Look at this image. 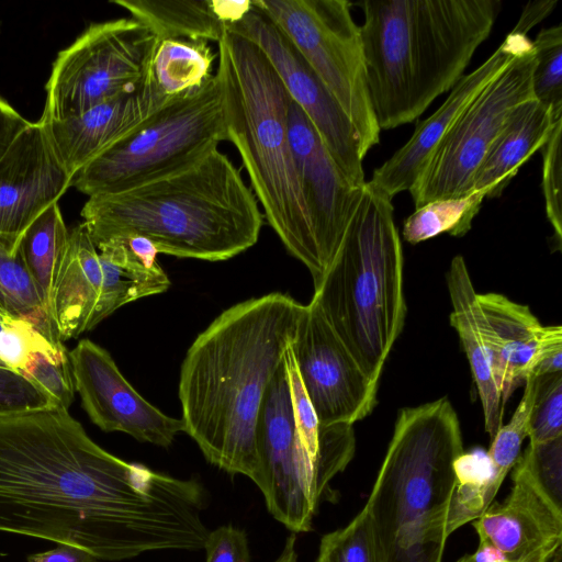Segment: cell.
Here are the masks:
<instances>
[{
    "mask_svg": "<svg viewBox=\"0 0 562 562\" xmlns=\"http://www.w3.org/2000/svg\"><path fill=\"white\" fill-rule=\"evenodd\" d=\"M447 285L452 305L450 324L469 360L482 404L484 428L492 439L503 426L505 402L496 380L490 328L477 304L476 292L462 256L458 255L451 260Z\"/></svg>",
    "mask_w": 562,
    "mask_h": 562,
    "instance_id": "cell-23",
    "label": "cell"
},
{
    "mask_svg": "<svg viewBox=\"0 0 562 562\" xmlns=\"http://www.w3.org/2000/svg\"><path fill=\"white\" fill-rule=\"evenodd\" d=\"M68 237L59 205L54 203L29 226L19 244V251L47 312L55 274Z\"/></svg>",
    "mask_w": 562,
    "mask_h": 562,
    "instance_id": "cell-27",
    "label": "cell"
},
{
    "mask_svg": "<svg viewBox=\"0 0 562 562\" xmlns=\"http://www.w3.org/2000/svg\"><path fill=\"white\" fill-rule=\"evenodd\" d=\"M30 123L0 95V157Z\"/></svg>",
    "mask_w": 562,
    "mask_h": 562,
    "instance_id": "cell-40",
    "label": "cell"
},
{
    "mask_svg": "<svg viewBox=\"0 0 562 562\" xmlns=\"http://www.w3.org/2000/svg\"><path fill=\"white\" fill-rule=\"evenodd\" d=\"M167 102V101H166ZM144 80L134 91L58 121L40 117L48 143L65 172L75 176L144 119L161 106Z\"/></svg>",
    "mask_w": 562,
    "mask_h": 562,
    "instance_id": "cell-21",
    "label": "cell"
},
{
    "mask_svg": "<svg viewBox=\"0 0 562 562\" xmlns=\"http://www.w3.org/2000/svg\"><path fill=\"white\" fill-rule=\"evenodd\" d=\"M288 134L324 278L342 244L364 186H355L344 175L292 99Z\"/></svg>",
    "mask_w": 562,
    "mask_h": 562,
    "instance_id": "cell-17",
    "label": "cell"
},
{
    "mask_svg": "<svg viewBox=\"0 0 562 562\" xmlns=\"http://www.w3.org/2000/svg\"><path fill=\"white\" fill-rule=\"evenodd\" d=\"M524 384L525 390L518 406L509 423L502 426L492 438L487 452L490 475L486 482V490L491 501H494L505 477L516 464L520 456L522 441L528 437V425L536 395L537 376L528 375Z\"/></svg>",
    "mask_w": 562,
    "mask_h": 562,
    "instance_id": "cell-30",
    "label": "cell"
},
{
    "mask_svg": "<svg viewBox=\"0 0 562 562\" xmlns=\"http://www.w3.org/2000/svg\"><path fill=\"white\" fill-rule=\"evenodd\" d=\"M485 198V192L479 191L462 198L435 200L416 207L403 224V237L412 245L442 233L462 237L471 229Z\"/></svg>",
    "mask_w": 562,
    "mask_h": 562,
    "instance_id": "cell-29",
    "label": "cell"
},
{
    "mask_svg": "<svg viewBox=\"0 0 562 562\" xmlns=\"http://www.w3.org/2000/svg\"><path fill=\"white\" fill-rule=\"evenodd\" d=\"M315 562H386L363 508L347 526L323 536Z\"/></svg>",
    "mask_w": 562,
    "mask_h": 562,
    "instance_id": "cell-32",
    "label": "cell"
},
{
    "mask_svg": "<svg viewBox=\"0 0 562 562\" xmlns=\"http://www.w3.org/2000/svg\"><path fill=\"white\" fill-rule=\"evenodd\" d=\"M296 538L294 535L290 536L284 543V547L279 557L273 562H297L296 553Z\"/></svg>",
    "mask_w": 562,
    "mask_h": 562,
    "instance_id": "cell-44",
    "label": "cell"
},
{
    "mask_svg": "<svg viewBox=\"0 0 562 562\" xmlns=\"http://www.w3.org/2000/svg\"><path fill=\"white\" fill-rule=\"evenodd\" d=\"M535 67L533 98L550 109L555 121L562 119V26L542 29L532 42Z\"/></svg>",
    "mask_w": 562,
    "mask_h": 562,
    "instance_id": "cell-31",
    "label": "cell"
},
{
    "mask_svg": "<svg viewBox=\"0 0 562 562\" xmlns=\"http://www.w3.org/2000/svg\"><path fill=\"white\" fill-rule=\"evenodd\" d=\"M40 119L0 157V244L15 254L29 226L71 186Z\"/></svg>",
    "mask_w": 562,
    "mask_h": 562,
    "instance_id": "cell-19",
    "label": "cell"
},
{
    "mask_svg": "<svg viewBox=\"0 0 562 562\" xmlns=\"http://www.w3.org/2000/svg\"><path fill=\"white\" fill-rule=\"evenodd\" d=\"M68 358L82 406L103 431L125 432L138 441L165 448L171 446L179 432H184L183 420L164 414L147 402L99 345L82 339Z\"/></svg>",
    "mask_w": 562,
    "mask_h": 562,
    "instance_id": "cell-16",
    "label": "cell"
},
{
    "mask_svg": "<svg viewBox=\"0 0 562 562\" xmlns=\"http://www.w3.org/2000/svg\"><path fill=\"white\" fill-rule=\"evenodd\" d=\"M227 140L240 155L254 194L286 250L323 279L288 134L291 97L254 42L226 31L217 43Z\"/></svg>",
    "mask_w": 562,
    "mask_h": 562,
    "instance_id": "cell-6",
    "label": "cell"
},
{
    "mask_svg": "<svg viewBox=\"0 0 562 562\" xmlns=\"http://www.w3.org/2000/svg\"><path fill=\"white\" fill-rule=\"evenodd\" d=\"M259 482L268 512L293 532L312 530L329 483L296 428L284 358L265 394L256 426Z\"/></svg>",
    "mask_w": 562,
    "mask_h": 562,
    "instance_id": "cell-13",
    "label": "cell"
},
{
    "mask_svg": "<svg viewBox=\"0 0 562 562\" xmlns=\"http://www.w3.org/2000/svg\"><path fill=\"white\" fill-rule=\"evenodd\" d=\"M59 407L56 401L19 371L0 366V415Z\"/></svg>",
    "mask_w": 562,
    "mask_h": 562,
    "instance_id": "cell-37",
    "label": "cell"
},
{
    "mask_svg": "<svg viewBox=\"0 0 562 562\" xmlns=\"http://www.w3.org/2000/svg\"><path fill=\"white\" fill-rule=\"evenodd\" d=\"M215 58L216 54L205 41L157 40L145 81L166 102L203 86L213 76Z\"/></svg>",
    "mask_w": 562,
    "mask_h": 562,
    "instance_id": "cell-26",
    "label": "cell"
},
{
    "mask_svg": "<svg viewBox=\"0 0 562 562\" xmlns=\"http://www.w3.org/2000/svg\"><path fill=\"white\" fill-rule=\"evenodd\" d=\"M156 42L133 18L91 23L53 63L42 117L66 119L136 90Z\"/></svg>",
    "mask_w": 562,
    "mask_h": 562,
    "instance_id": "cell-11",
    "label": "cell"
},
{
    "mask_svg": "<svg viewBox=\"0 0 562 562\" xmlns=\"http://www.w3.org/2000/svg\"><path fill=\"white\" fill-rule=\"evenodd\" d=\"M531 47L515 58L469 102L432 150L408 190L415 209L472 193L475 171L510 112L533 98Z\"/></svg>",
    "mask_w": 562,
    "mask_h": 562,
    "instance_id": "cell-12",
    "label": "cell"
},
{
    "mask_svg": "<svg viewBox=\"0 0 562 562\" xmlns=\"http://www.w3.org/2000/svg\"><path fill=\"white\" fill-rule=\"evenodd\" d=\"M457 562H505L495 553L477 548V550L471 554H465L460 558ZM550 562H561V552L558 553Z\"/></svg>",
    "mask_w": 562,
    "mask_h": 562,
    "instance_id": "cell-43",
    "label": "cell"
},
{
    "mask_svg": "<svg viewBox=\"0 0 562 562\" xmlns=\"http://www.w3.org/2000/svg\"><path fill=\"white\" fill-rule=\"evenodd\" d=\"M252 1V0H251ZM227 31L254 42L266 54L291 99L302 109L344 175L366 184L361 139L348 115L290 38L254 4Z\"/></svg>",
    "mask_w": 562,
    "mask_h": 562,
    "instance_id": "cell-14",
    "label": "cell"
},
{
    "mask_svg": "<svg viewBox=\"0 0 562 562\" xmlns=\"http://www.w3.org/2000/svg\"><path fill=\"white\" fill-rule=\"evenodd\" d=\"M561 134L562 119L557 121L550 136L540 148L542 155V192L546 203V213L553 227L554 238L559 249L562 243V207H561Z\"/></svg>",
    "mask_w": 562,
    "mask_h": 562,
    "instance_id": "cell-35",
    "label": "cell"
},
{
    "mask_svg": "<svg viewBox=\"0 0 562 562\" xmlns=\"http://www.w3.org/2000/svg\"><path fill=\"white\" fill-rule=\"evenodd\" d=\"M36 352L68 356L63 344L52 342L30 322L0 314V360L4 366L21 372Z\"/></svg>",
    "mask_w": 562,
    "mask_h": 562,
    "instance_id": "cell-33",
    "label": "cell"
},
{
    "mask_svg": "<svg viewBox=\"0 0 562 562\" xmlns=\"http://www.w3.org/2000/svg\"><path fill=\"white\" fill-rule=\"evenodd\" d=\"M290 38L350 119L367 154L380 140L359 26L347 0H252Z\"/></svg>",
    "mask_w": 562,
    "mask_h": 562,
    "instance_id": "cell-10",
    "label": "cell"
},
{
    "mask_svg": "<svg viewBox=\"0 0 562 562\" xmlns=\"http://www.w3.org/2000/svg\"><path fill=\"white\" fill-rule=\"evenodd\" d=\"M520 457L548 495L562 506V437L531 443Z\"/></svg>",
    "mask_w": 562,
    "mask_h": 562,
    "instance_id": "cell-38",
    "label": "cell"
},
{
    "mask_svg": "<svg viewBox=\"0 0 562 562\" xmlns=\"http://www.w3.org/2000/svg\"><path fill=\"white\" fill-rule=\"evenodd\" d=\"M227 140L224 97L216 74L172 98L74 178L81 193L117 192L181 171Z\"/></svg>",
    "mask_w": 562,
    "mask_h": 562,
    "instance_id": "cell-8",
    "label": "cell"
},
{
    "mask_svg": "<svg viewBox=\"0 0 562 562\" xmlns=\"http://www.w3.org/2000/svg\"><path fill=\"white\" fill-rule=\"evenodd\" d=\"M555 123L550 109L535 98L518 104L475 171L472 192L483 191L488 199L502 195L519 168L544 145Z\"/></svg>",
    "mask_w": 562,
    "mask_h": 562,
    "instance_id": "cell-24",
    "label": "cell"
},
{
    "mask_svg": "<svg viewBox=\"0 0 562 562\" xmlns=\"http://www.w3.org/2000/svg\"><path fill=\"white\" fill-rule=\"evenodd\" d=\"M20 373L49 394L59 407L69 408L75 386L68 356L36 352Z\"/></svg>",
    "mask_w": 562,
    "mask_h": 562,
    "instance_id": "cell-36",
    "label": "cell"
},
{
    "mask_svg": "<svg viewBox=\"0 0 562 562\" xmlns=\"http://www.w3.org/2000/svg\"><path fill=\"white\" fill-rule=\"evenodd\" d=\"M81 217L94 245L140 236L158 254L206 261L247 250L263 224L254 192L218 149L173 175L89 196Z\"/></svg>",
    "mask_w": 562,
    "mask_h": 562,
    "instance_id": "cell-3",
    "label": "cell"
},
{
    "mask_svg": "<svg viewBox=\"0 0 562 562\" xmlns=\"http://www.w3.org/2000/svg\"><path fill=\"white\" fill-rule=\"evenodd\" d=\"M559 437H562V372L537 376L528 425L531 443H542Z\"/></svg>",
    "mask_w": 562,
    "mask_h": 562,
    "instance_id": "cell-34",
    "label": "cell"
},
{
    "mask_svg": "<svg viewBox=\"0 0 562 562\" xmlns=\"http://www.w3.org/2000/svg\"><path fill=\"white\" fill-rule=\"evenodd\" d=\"M490 328L496 380L506 403L539 362L562 350V327L543 326L527 305L498 293H476Z\"/></svg>",
    "mask_w": 562,
    "mask_h": 562,
    "instance_id": "cell-22",
    "label": "cell"
},
{
    "mask_svg": "<svg viewBox=\"0 0 562 562\" xmlns=\"http://www.w3.org/2000/svg\"><path fill=\"white\" fill-rule=\"evenodd\" d=\"M203 549L205 562H250V550L244 529L221 526L210 530Z\"/></svg>",
    "mask_w": 562,
    "mask_h": 562,
    "instance_id": "cell-39",
    "label": "cell"
},
{
    "mask_svg": "<svg viewBox=\"0 0 562 562\" xmlns=\"http://www.w3.org/2000/svg\"><path fill=\"white\" fill-rule=\"evenodd\" d=\"M359 4L368 92L380 130L411 123L451 90L502 11L501 0Z\"/></svg>",
    "mask_w": 562,
    "mask_h": 562,
    "instance_id": "cell-4",
    "label": "cell"
},
{
    "mask_svg": "<svg viewBox=\"0 0 562 562\" xmlns=\"http://www.w3.org/2000/svg\"><path fill=\"white\" fill-rule=\"evenodd\" d=\"M557 3V0L529 1L513 30L527 35L536 24L554 10Z\"/></svg>",
    "mask_w": 562,
    "mask_h": 562,
    "instance_id": "cell-42",
    "label": "cell"
},
{
    "mask_svg": "<svg viewBox=\"0 0 562 562\" xmlns=\"http://www.w3.org/2000/svg\"><path fill=\"white\" fill-rule=\"evenodd\" d=\"M0 314H2V313L0 312ZM3 315H4V314H3Z\"/></svg>",
    "mask_w": 562,
    "mask_h": 562,
    "instance_id": "cell-46",
    "label": "cell"
},
{
    "mask_svg": "<svg viewBox=\"0 0 562 562\" xmlns=\"http://www.w3.org/2000/svg\"><path fill=\"white\" fill-rule=\"evenodd\" d=\"M463 454L447 397L400 409L363 507L386 562H442Z\"/></svg>",
    "mask_w": 562,
    "mask_h": 562,
    "instance_id": "cell-5",
    "label": "cell"
},
{
    "mask_svg": "<svg viewBox=\"0 0 562 562\" xmlns=\"http://www.w3.org/2000/svg\"><path fill=\"white\" fill-rule=\"evenodd\" d=\"M290 348L322 426L353 425L373 411L379 385L363 373L313 297L304 305Z\"/></svg>",
    "mask_w": 562,
    "mask_h": 562,
    "instance_id": "cell-15",
    "label": "cell"
},
{
    "mask_svg": "<svg viewBox=\"0 0 562 562\" xmlns=\"http://www.w3.org/2000/svg\"><path fill=\"white\" fill-rule=\"evenodd\" d=\"M130 12L157 40L182 38L218 43L227 27L243 19L252 1L112 0Z\"/></svg>",
    "mask_w": 562,
    "mask_h": 562,
    "instance_id": "cell-25",
    "label": "cell"
},
{
    "mask_svg": "<svg viewBox=\"0 0 562 562\" xmlns=\"http://www.w3.org/2000/svg\"><path fill=\"white\" fill-rule=\"evenodd\" d=\"M27 562H101L87 550L61 543L56 548L27 557Z\"/></svg>",
    "mask_w": 562,
    "mask_h": 562,
    "instance_id": "cell-41",
    "label": "cell"
},
{
    "mask_svg": "<svg viewBox=\"0 0 562 562\" xmlns=\"http://www.w3.org/2000/svg\"><path fill=\"white\" fill-rule=\"evenodd\" d=\"M0 366L5 367L4 363L0 360Z\"/></svg>",
    "mask_w": 562,
    "mask_h": 562,
    "instance_id": "cell-45",
    "label": "cell"
},
{
    "mask_svg": "<svg viewBox=\"0 0 562 562\" xmlns=\"http://www.w3.org/2000/svg\"><path fill=\"white\" fill-rule=\"evenodd\" d=\"M207 493L97 445L68 409L0 415V531L66 543L101 562L203 549Z\"/></svg>",
    "mask_w": 562,
    "mask_h": 562,
    "instance_id": "cell-1",
    "label": "cell"
},
{
    "mask_svg": "<svg viewBox=\"0 0 562 562\" xmlns=\"http://www.w3.org/2000/svg\"><path fill=\"white\" fill-rule=\"evenodd\" d=\"M0 312L30 322L52 342L63 344L19 249L12 254L1 244Z\"/></svg>",
    "mask_w": 562,
    "mask_h": 562,
    "instance_id": "cell-28",
    "label": "cell"
},
{
    "mask_svg": "<svg viewBox=\"0 0 562 562\" xmlns=\"http://www.w3.org/2000/svg\"><path fill=\"white\" fill-rule=\"evenodd\" d=\"M512 490L474 520L479 548L505 562H550L562 552V506L539 484L519 456Z\"/></svg>",
    "mask_w": 562,
    "mask_h": 562,
    "instance_id": "cell-18",
    "label": "cell"
},
{
    "mask_svg": "<svg viewBox=\"0 0 562 562\" xmlns=\"http://www.w3.org/2000/svg\"><path fill=\"white\" fill-rule=\"evenodd\" d=\"M403 266L392 200L367 181L342 244L313 299L376 385L405 323Z\"/></svg>",
    "mask_w": 562,
    "mask_h": 562,
    "instance_id": "cell-7",
    "label": "cell"
},
{
    "mask_svg": "<svg viewBox=\"0 0 562 562\" xmlns=\"http://www.w3.org/2000/svg\"><path fill=\"white\" fill-rule=\"evenodd\" d=\"M303 308L280 292L237 303L194 339L182 361L178 391L184 432L211 464L256 485L260 407Z\"/></svg>",
    "mask_w": 562,
    "mask_h": 562,
    "instance_id": "cell-2",
    "label": "cell"
},
{
    "mask_svg": "<svg viewBox=\"0 0 562 562\" xmlns=\"http://www.w3.org/2000/svg\"><path fill=\"white\" fill-rule=\"evenodd\" d=\"M531 47L532 41L527 35L512 30L481 66L459 79L440 108L416 125L411 138L374 169L368 183L391 200L402 191H408L435 147L469 102L515 58Z\"/></svg>",
    "mask_w": 562,
    "mask_h": 562,
    "instance_id": "cell-20",
    "label": "cell"
},
{
    "mask_svg": "<svg viewBox=\"0 0 562 562\" xmlns=\"http://www.w3.org/2000/svg\"><path fill=\"white\" fill-rule=\"evenodd\" d=\"M154 245L140 236H121L94 246L81 223L69 232L49 300L59 339L92 329L121 306L166 292L170 280Z\"/></svg>",
    "mask_w": 562,
    "mask_h": 562,
    "instance_id": "cell-9",
    "label": "cell"
}]
</instances>
